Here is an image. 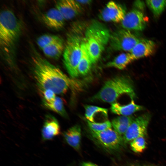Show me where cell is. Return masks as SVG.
<instances>
[{
  "label": "cell",
  "mask_w": 166,
  "mask_h": 166,
  "mask_svg": "<svg viewBox=\"0 0 166 166\" xmlns=\"http://www.w3.org/2000/svg\"><path fill=\"white\" fill-rule=\"evenodd\" d=\"M33 61L35 78L42 91L50 90L62 94L74 84L59 68L44 59L37 56Z\"/></svg>",
  "instance_id": "1"
},
{
  "label": "cell",
  "mask_w": 166,
  "mask_h": 166,
  "mask_svg": "<svg viewBox=\"0 0 166 166\" xmlns=\"http://www.w3.org/2000/svg\"><path fill=\"white\" fill-rule=\"evenodd\" d=\"M130 145L131 149L135 152L140 153L143 152L147 146L144 136H140L135 139L131 142Z\"/></svg>",
  "instance_id": "24"
},
{
  "label": "cell",
  "mask_w": 166,
  "mask_h": 166,
  "mask_svg": "<svg viewBox=\"0 0 166 166\" xmlns=\"http://www.w3.org/2000/svg\"><path fill=\"white\" fill-rule=\"evenodd\" d=\"M151 117L149 113H146L135 118L123 135L124 143L131 142L140 136H144Z\"/></svg>",
  "instance_id": "8"
},
{
  "label": "cell",
  "mask_w": 166,
  "mask_h": 166,
  "mask_svg": "<svg viewBox=\"0 0 166 166\" xmlns=\"http://www.w3.org/2000/svg\"><path fill=\"white\" fill-rule=\"evenodd\" d=\"M121 23L123 29L130 31L143 30L146 25L144 14L140 10L136 9H133L126 13Z\"/></svg>",
  "instance_id": "9"
},
{
  "label": "cell",
  "mask_w": 166,
  "mask_h": 166,
  "mask_svg": "<svg viewBox=\"0 0 166 166\" xmlns=\"http://www.w3.org/2000/svg\"><path fill=\"white\" fill-rule=\"evenodd\" d=\"M143 3L142 2H136L135 3V5L139 9H143L144 7Z\"/></svg>",
  "instance_id": "30"
},
{
  "label": "cell",
  "mask_w": 166,
  "mask_h": 166,
  "mask_svg": "<svg viewBox=\"0 0 166 166\" xmlns=\"http://www.w3.org/2000/svg\"><path fill=\"white\" fill-rule=\"evenodd\" d=\"M55 7L65 20L72 19L80 14L82 9L76 0H61L56 2Z\"/></svg>",
  "instance_id": "11"
},
{
  "label": "cell",
  "mask_w": 166,
  "mask_h": 166,
  "mask_svg": "<svg viewBox=\"0 0 166 166\" xmlns=\"http://www.w3.org/2000/svg\"><path fill=\"white\" fill-rule=\"evenodd\" d=\"M81 166H98V165L89 162H84L81 164Z\"/></svg>",
  "instance_id": "28"
},
{
  "label": "cell",
  "mask_w": 166,
  "mask_h": 166,
  "mask_svg": "<svg viewBox=\"0 0 166 166\" xmlns=\"http://www.w3.org/2000/svg\"><path fill=\"white\" fill-rule=\"evenodd\" d=\"M112 125L114 130L120 135H124L129 126L112 121Z\"/></svg>",
  "instance_id": "26"
},
{
  "label": "cell",
  "mask_w": 166,
  "mask_h": 166,
  "mask_svg": "<svg viewBox=\"0 0 166 166\" xmlns=\"http://www.w3.org/2000/svg\"><path fill=\"white\" fill-rule=\"evenodd\" d=\"M139 39L130 31L123 28L111 34L109 42L113 50L130 53Z\"/></svg>",
  "instance_id": "6"
},
{
  "label": "cell",
  "mask_w": 166,
  "mask_h": 166,
  "mask_svg": "<svg viewBox=\"0 0 166 166\" xmlns=\"http://www.w3.org/2000/svg\"><path fill=\"white\" fill-rule=\"evenodd\" d=\"M146 3L155 17L160 16L166 8V0H149Z\"/></svg>",
  "instance_id": "22"
},
{
  "label": "cell",
  "mask_w": 166,
  "mask_h": 166,
  "mask_svg": "<svg viewBox=\"0 0 166 166\" xmlns=\"http://www.w3.org/2000/svg\"><path fill=\"white\" fill-rule=\"evenodd\" d=\"M126 14L125 10L122 6L111 1L107 4L99 16L104 21L119 22L122 21Z\"/></svg>",
  "instance_id": "10"
},
{
  "label": "cell",
  "mask_w": 166,
  "mask_h": 166,
  "mask_svg": "<svg viewBox=\"0 0 166 166\" xmlns=\"http://www.w3.org/2000/svg\"><path fill=\"white\" fill-rule=\"evenodd\" d=\"M42 92L43 96V102H51L53 101L56 97V94L50 90H46Z\"/></svg>",
  "instance_id": "27"
},
{
  "label": "cell",
  "mask_w": 166,
  "mask_h": 166,
  "mask_svg": "<svg viewBox=\"0 0 166 166\" xmlns=\"http://www.w3.org/2000/svg\"><path fill=\"white\" fill-rule=\"evenodd\" d=\"M156 48L153 41L142 39H139L130 53L135 60L151 56L154 53Z\"/></svg>",
  "instance_id": "12"
},
{
  "label": "cell",
  "mask_w": 166,
  "mask_h": 166,
  "mask_svg": "<svg viewBox=\"0 0 166 166\" xmlns=\"http://www.w3.org/2000/svg\"><path fill=\"white\" fill-rule=\"evenodd\" d=\"M77 2H78L79 4H80V5L81 4H89L90 3V2H91V0H77Z\"/></svg>",
  "instance_id": "29"
},
{
  "label": "cell",
  "mask_w": 166,
  "mask_h": 166,
  "mask_svg": "<svg viewBox=\"0 0 166 166\" xmlns=\"http://www.w3.org/2000/svg\"><path fill=\"white\" fill-rule=\"evenodd\" d=\"M92 64L93 63L83 40L81 55L77 67L79 75L85 76L87 74L90 70Z\"/></svg>",
  "instance_id": "17"
},
{
  "label": "cell",
  "mask_w": 166,
  "mask_h": 166,
  "mask_svg": "<svg viewBox=\"0 0 166 166\" xmlns=\"http://www.w3.org/2000/svg\"><path fill=\"white\" fill-rule=\"evenodd\" d=\"M21 24L11 11H2L0 16V45L2 50L9 53L13 47L21 34Z\"/></svg>",
  "instance_id": "4"
},
{
  "label": "cell",
  "mask_w": 166,
  "mask_h": 166,
  "mask_svg": "<svg viewBox=\"0 0 166 166\" xmlns=\"http://www.w3.org/2000/svg\"><path fill=\"white\" fill-rule=\"evenodd\" d=\"M45 106L48 109L57 113L61 116L67 117V115L62 99L56 97L54 100L49 102H43Z\"/></svg>",
  "instance_id": "21"
},
{
  "label": "cell",
  "mask_w": 166,
  "mask_h": 166,
  "mask_svg": "<svg viewBox=\"0 0 166 166\" xmlns=\"http://www.w3.org/2000/svg\"><path fill=\"white\" fill-rule=\"evenodd\" d=\"M93 137L105 149L111 151L119 149L124 143L123 137L111 128L100 132L91 131Z\"/></svg>",
  "instance_id": "7"
},
{
  "label": "cell",
  "mask_w": 166,
  "mask_h": 166,
  "mask_svg": "<svg viewBox=\"0 0 166 166\" xmlns=\"http://www.w3.org/2000/svg\"><path fill=\"white\" fill-rule=\"evenodd\" d=\"M60 133V127L57 119L51 115H47L42 130V140L44 141L51 140Z\"/></svg>",
  "instance_id": "13"
},
{
  "label": "cell",
  "mask_w": 166,
  "mask_h": 166,
  "mask_svg": "<svg viewBox=\"0 0 166 166\" xmlns=\"http://www.w3.org/2000/svg\"><path fill=\"white\" fill-rule=\"evenodd\" d=\"M61 39V38L57 35L44 34L40 36L38 38L37 42L38 46L42 49Z\"/></svg>",
  "instance_id": "23"
},
{
  "label": "cell",
  "mask_w": 166,
  "mask_h": 166,
  "mask_svg": "<svg viewBox=\"0 0 166 166\" xmlns=\"http://www.w3.org/2000/svg\"><path fill=\"white\" fill-rule=\"evenodd\" d=\"M110 36L108 28L97 21H93L86 28L84 41L93 64L100 58Z\"/></svg>",
  "instance_id": "2"
},
{
  "label": "cell",
  "mask_w": 166,
  "mask_h": 166,
  "mask_svg": "<svg viewBox=\"0 0 166 166\" xmlns=\"http://www.w3.org/2000/svg\"><path fill=\"white\" fill-rule=\"evenodd\" d=\"M65 47L63 41L61 39L43 48L42 50L47 57L57 59L64 52Z\"/></svg>",
  "instance_id": "19"
},
{
  "label": "cell",
  "mask_w": 166,
  "mask_h": 166,
  "mask_svg": "<svg viewBox=\"0 0 166 166\" xmlns=\"http://www.w3.org/2000/svg\"></svg>",
  "instance_id": "31"
},
{
  "label": "cell",
  "mask_w": 166,
  "mask_h": 166,
  "mask_svg": "<svg viewBox=\"0 0 166 166\" xmlns=\"http://www.w3.org/2000/svg\"><path fill=\"white\" fill-rule=\"evenodd\" d=\"M76 30L69 34L63 52V61L68 73L73 78L77 77L78 65L81 57L84 38Z\"/></svg>",
  "instance_id": "5"
},
{
  "label": "cell",
  "mask_w": 166,
  "mask_h": 166,
  "mask_svg": "<svg viewBox=\"0 0 166 166\" xmlns=\"http://www.w3.org/2000/svg\"><path fill=\"white\" fill-rule=\"evenodd\" d=\"M134 60L130 53H122L118 55L112 61L107 63L106 66L122 70L124 69Z\"/></svg>",
  "instance_id": "18"
},
{
  "label": "cell",
  "mask_w": 166,
  "mask_h": 166,
  "mask_svg": "<svg viewBox=\"0 0 166 166\" xmlns=\"http://www.w3.org/2000/svg\"><path fill=\"white\" fill-rule=\"evenodd\" d=\"M85 115L87 120L92 122H95V118L98 116H101L106 119L108 116L107 109L91 105L84 106Z\"/></svg>",
  "instance_id": "20"
},
{
  "label": "cell",
  "mask_w": 166,
  "mask_h": 166,
  "mask_svg": "<svg viewBox=\"0 0 166 166\" xmlns=\"http://www.w3.org/2000/svg\"><path fill=\"white\" fill-rule=\"evenodd\" d=\"M42 19L47 26L56 30H59L63 27L65 21L56 8H51L47 11L43 15Z\"/></svg>",
  "instance_id": "14"
},
{
  "label": "cell",
  "mask_w": 166,
  "mask_h": 166,
  "mask_svg": "<svg viewBox=\"0 0 166 166\" xmlns=\"http://www.w3.org/2000/svg\"><path fill=\"white\" fill-rule=\"evenodd\" d=\"M127 94L132 98L135 96L132 81L128 77L121 76L108 80L101 89L92 98L97 100L112 104L121 95Z\"/></svg>",
  "instance_id": "3"
},
{
  "label": "cell",
  "mask_w": 166,
  "mask_h": 166,
  "mask_svg": "<svg viewBox=\"0 0 166 166\" xmlns=\"http://www.w3.org/2000/svg\"><path fill=\"white\" fill-rule=\"evenodd\" d=\"M81 136V128L77 125L69 128L63 134L66 142L77 151L79 150L80 148Z\"/></svg>",
  "instance_id": "16"
},
{
  "label": "cell",
  "mask_w": 166,
  "mask_h": 166,
  "mask_svg": "<svg viewBox=\"0 0 166 166\" xmlns=\"http://www.w3.org/2000/svg\"><path fill=\"white\" fill-rule=\"evenodd\" d=\"M88 125L91 130L94 132H100L111 128L112 123L109 121L101 122H92L87 120Z\"/></svg>",
  "instance_id": "25"
},
{
  "label": "cell",
  "mask_w": 166,
  "mask_h": 166,
  "mask_svg": "<svg viewBox=\"0 0 166 166\" xmlns=\"http://www.w3.org/2000/svg\"><path fill=\"white\" fill-rule=\"evenodd\" d=\"M144 109L143 106L135 103L133 99L128 104L122 105L116 102L111 104V110L114 114L120 116H130Z\"/></svg>",
  "instance_id": "15"
}]
</instances>
